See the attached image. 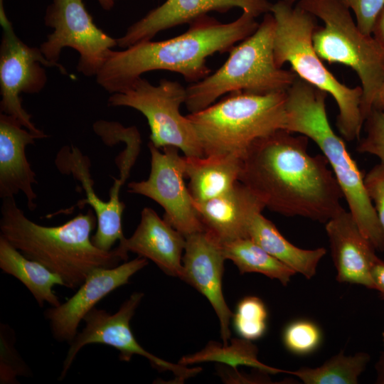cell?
<instances>
[{"instance_id": "1", "label": "cell", "mask_w": 384, "mask_h": 384, "mask_svg": "<svg viewBox=\"0 0 384 384\" xmlns=\"http://www.w3.org/2000/svg\"><path fill=\"white\" fill-rule=\"evenodd\" d=\"M294 134L279 129L253 142L239 181L270 210L326 223L343 208L341 188L324 156L311 155L309 138Z\"/></svg>"}, {"instance_id": "2", "label": "cell", "mask_w": 384, "mask_h": 384, "mask_svg": "<svg viewBox=\"0 0 384 384\" xmlns=\"http://www.w3.org/2000/svg\"><path fill=\"white\" fill-rule=\"evenodd\" d=\"M255 18L242 11L235 21L223 23L205 15L174 38L112 50L95 76L97 82L110 94L121 92L143 73L158 70L179 73L191 84L197 82L211 73L206 58L230 52L236 43L252 35L259 26Z\"/></svg>"}, {"instance_id": "3", "label": "cell", "mask_w": 384, "mask_h": 384, "mask_svg": "<svg viewBox=\"0 0 384 384\" xmlns=\"http://www.w3.org/2000/svg\"><path fill=\"white\" fill-rule=\"evenodd\" d=\"M96 227L92 208L50 227L28 218L14 197L2 199L0 235L24 256L60 276L65 287L72 289L78 288L95 269L114 267L124 261L116 248L105 251L93 244L91 233Z\"/></svg>"}, {"instance_id": "4", "label": "cell", "mask_w": 384, "mask_h": 384, "mask_svg": "<svg viewBox=\"0 0 384 384\" xmlns=\"http://www.w3.org/2000/svg\"><path fill=\"white\" fill-rule=\"evenodd\" d=\"M284 129L312 139L328 161L343 198L363 235L383 251V231L363 178L342 138L333 130L326 114L327 93L297 76L287 90Z\"/></svg>"}, {"instance_id": "5", "label": "cell", "mask_w": 384, "mask_h": 384, "mask_svg": "<svg viewBox=\"0 0 384 384\" xmlns=\"http://www.w3.org/2000/svg\"><path fill=\"white\" fill-rule=\"evenodd\" d=\"M270 12L276 24L274 57L277 67L289 63L299 78L330 94L338 105L336 126L342 137L348 142L359 139L364 124L362 87L341 83L322 63L312 42L316 17L299 4L294 6L283 0L272 4Z\"/></svg>"}, {"instance_id": "6", "label": "cell", "mask_w": 384, "mask_h": 384, "mask_svg": "<svg viewBox=\"0 0 384 384\" xmlns=\"http://www.w3.org/2000/svg\"><path fill=\"white\" fill-rule=\"evenodd\" d=\"M275 27L272 13L265 14L257 30L231 48L220 68L186 87L185 105L190 113L209 107L225 94L264 95L287 91L297 75L275 63Z\"/></svg>"}, {"instance_id": "7", "label": "cell", "mask_w": 384, "mask_h": 384, "mask_svg": "<svg viewBox=\"0 0 384 384\" xmlns=\"http://www.w3.org/2000/svg\"><path fill=\"white\" fill-rule=\"evenodd\" d=\"M286 99V91L264 95L235 92L186 116L203 156L232 155L242 159L253 142L284 129Z\"/></svg>"}, {"instance_id": "8", "label": "cell", "mask_w": 384, "mask_h": 384, "mask_svg": "<svg viewBox=\"0 0 384 384\" xmlns=\"http://www.w3.org/2000/svg\"><path fill=\"white\" fill-rule=\"evenodd\" d=\"M297 4L324 23L317 26L312 36L319 57L356 73L363 90L361 109L365 121L384 82V48L373 36L360 31L349 8L341 0H299Z\"/></svg>"}, {"instance_id": "9", "label": "cell", "mask_w": 384, "mask_h": 384, "mask_svg": "<svg viewBox=\"0 0 384 384\" xmlns=\"http://www.w3.org/2000/svg\"><path fill=\"white\" fill-rule=\"evenodd\" d=\"M186 100V87L177 81L161 79L157 85L139 78L128 89L111 94L108 105L128 107L147 119L150 142L157 148L173 146L186 156H204L194 127L181 114Z\"/></svg>"}, {"instance_id": "10", "label": "cell", "mask_w": 384, "mask_h": 384, "mask_svg": "<svg viewBox=\"0 0 384 384\" xmlns=\"http://www.w3.org/2000/svg\"><path fill=\"white\" fill-rule=\"evenodd\" d=\"M46 26L53 31L40 46L44 56L58 63L63 48L80 54L77 69L85 76H96L117 40L94 23L83 0H52L44 16Z\"/></svg>"}, {"instance_id": "11", "label": "cell", "mask_w": 384, "mask_h": 384, "mask_svg": "<svg viewBox=\"0 0 384 384\" xmlns=\"http://www.w3.org/2000/svg\"><path fill=\"white\" fill-rule=\"evenodd\" d=\"M0 46L1 112L16 119L26 129L40 139L47 135L31 121V116L22 106L21 93L40 92L47 82L43 66L55 67L63 75L66 69L59 63L48 60L40 48L30 47L16 34L11 23H1Z\"/></svg>"}, {"instance_id": "12", "label": "cell", "mask_w": 384, "mask_h": 384, "mask_svg": "<svg viewBox=\"0 0 384 384\" xmlns=\"http://www.w3.org/2000/svg\"><path fill=\"white\" fill-rule=\"evenodd\" d=\"M143 297L142 292L133 293L114 314L93 308L83 319L85 328L69 343L58 379L61 380L66 376L79 351L91 343L105 344L114 348L119 351V358L122 361H129L135 354L142 356L153 368L159 371L172 372L180 382L198 373L201 368H190L161 359L146 351L136 340L130 328V321Z\"/></svg>"}, {"instance_id": "13", "label": "cell", "mask_w": 384, "mask_h": 384, "mask_svg": "<svg viewBox=\"0 0 384 384\" xmlns=\"http://www.w3.org/2000/svg\"><path fill=\"white\" fill-rule=\"evenodd\" d=\"M151 169L147 179L128 184V192L146 196L164 209V218L184 237L204 230L186 186L184 156L173 146L160 151L151 142L148 144Z\"/></svg>"}, {"instance_id": "14", "label": "cell", "mask_w": 384, "mask_h": 384, "mask_svg": "<svg viewBox=\"0 0 384 384\" xmlns=\"http://www.w3.org/2000/svg\"><path fill=\"white\" fill-rule=\"evenodd\" d=\"M147 265V259L138 256L114 267L93 270L70 299L45 311L53 337L58 342L71 343L78 333L80 323L95 305L110 292L128 284Z\"/></svg>"}, {"instance_id": "15", "label": "cell", "mask_w": 384, "mask_h": 384, "mask_svg": "<svg viewBox=\"0 0 384 384\" xmlns=\"http://www.w3.org/2000/svg\"><path fill=\"white\" fill-rule=\"evenodd\" d=\"M268 0H166L143 18L128 27L117 40V46L126 48L138 43L151 41L164 30L189 24L210 11L225 13L240 8L255 17L270 12Z\"/></svg>"}, {"instance_id": "16", "label": "cell", "mask_w": 384, "mask_h": 384, "mask_svg": "<svg viewBox=\"0 0 384 384\" xmlns=\"http://www.w3.org/2000/svg\"><path fill=\"white\" fill-rule=\"evenodd\" d=\"M185 238L181 279L196 288L210 303L219 319L223 343L227 345L230 339V323L233 313L222 291L226 259L220 244L204 230Z\"/></svg>"}, {"instance_id": "17", "label": "cell", "mask_w": 384, "mask_h": 384, "mask_svg": "<svg viewBox=\"0 0 384 384\" xmlns=\"http://www.w3.org/2000/svg\"><path fill=\"white\" fill-rule=\"evenodd\" d=\"M55 164L60 172L71 175L81 183L86 198L79 201L76 206L90 205L96 215V231L92 236L93 244L102 250H112L117 240L119 242L125 239L122 224L125 206L119 200V196L122 186L114 183L109 201L100 199L93 188L94 181L91 178L89 157L73 145L60 149L55 159Z\"/></svg>"}, {"instance_id": "18", "label": "cell", "mask_w": 384, "mask_h": 384, "mask_svg": "<svg viewBox=\"0 0 384 384\" xmlns=\"http://www.w3.org/2000/svg\"><path fill=\"white\" fill-rule=\"evenodd\" d=\"M336 279L375 289L371 268L378 258L351 213L344 208L326 223Z\"/></svg>"}, {"instance_id": "19", "label": "cell", "mask_w": 384, "mask_h": 384, "mask_svg": "<svg viewBox=\"0 0 384 384\" xmlns=\"http://www.w3.org/2000/svg\"><path fill=\"white\" fill-rule=\"evenodd\" d=\"M186 238L151 208L141 213L140 222L131 237L119 242L116 250L124 261L128 252L154 262L166 274L180 279Z\"/></svg>"}, {"instance_id": "20", "label": "cell", "mask_w": 384, "mask_h": 384, "mask_svg": "<svg viewBox=\"0 0 384 384\" xmlns=\"http://www.w3.org/2000/svg\"><path fill=\"white\" fill-rule=\"evenodd\" d=\"M40 139L14 117L0 114V198L14 197L19 192L26 198L31 210L36 208L33 184L36 174L28 162L26 149Z\"/></svg>"}, {"instance_id": "21", "label": "cell", "mask_w": 384, "mask_h": 384, "mask_svg": "<svg viewBox=\"0 0 384 384\" xmlns=\"http://www.w3.org/2000/svg\"><path fill=\"white\" fill-rule=\"evenodd\" d=\"M193 206L204 231L220 244L248 238L247 228L252 218L265 208L241 182L226 193Z\"/></svg>"}, {"instance_id": "22", "label": "cell", "mask_w": 384, "mask_h": 384, "mask_svg": "<svg viewBox=\"0 0 384 384\" xmlns=\"http://www.w3.org/2000/svg\"><path fill=\"white\" fill-rule=\"evenodd\" d=\"M185 175L195 202H204L230 190L239 181L241 159L232 155L186 156Z\"/></svg>"}, {"instance_id": "23", "label": "cell", "mask_w": 384, "mask_h": 384, "mask_svg": "<svg viewBox=\"0 0 384 384\" xmlns=\"http://www.w3.org/2000/svg\"><path fill=\"white\" fill-rule=\"evenodd\" d=\"M247 237L282 263L307 279L313 277L319 262L326 254L324 247L304 250L292 244L272 222L256 213L247 228Z\"/></svg>"}, {"instance_id": "24", "label": "cell", "mask_w": 384, "mask_h": 384, "mask_svg": "<svg viewBox=\"0 0 384 384\" xmlns=\"http://www.w3.org/2000/svg\"><path fill=\"white\" fill-rule=\"evenodd\" d=\"M0 268L18 279L31 293L40 307L45 303L57 306L60 302L53 291L65 283L60 276L42 264L24 256L0 235Z\"/></svg>"}, {"instance_id": "25", "label": "cell", "mask_w": 384, "mask_h": 384, "mask_svg": "<svg viewBox=\"0 0 384 384\" xmlns=\"http://www.w3.org/2000/svg\"><path fill=\"white\" fill-rule=\"evenodd\" d=\"M226 260H230L241 274L260 273L287 285L297 272L269 254L249 238L220 244Z\"/></svg>"}, {"instance_id": "26", "label": "cell", "mask_w": 384, "mask_h": 384, "mask_svg": "<svg viewBox=\"0 0 384 384\" xmlns=\"http://www.w3.org/2000/svg\"><path fill=\"white\" fill-rule=\"evenodd\" d=\"M258 349L250 340L232 338L230 344L220 345L209 342L201 351L182 357L178 363L182 366L193 365L202 362L214 361L227 364L237 372L236 367L246 366L257 369L262 373L277 374L287 373L265 365L257 358Z\"/></svg>"}, {"instance_id": "27", "label": "cell", "mask_w": 384, "mask_h": 384, "mask_svg": "<svg viewBox=\"0 0 384 384\" xmlns=\"http://www.w3.org/2000/svg\"><path fill=\"white\" fill-rule=\"evenodd\" d=\"M370 361L364 352L345 356L343 352L329 359L317 368H301L287 371L305 384H356L358 378Z\"/></svg>"}, {"instance_id": "28", "label": "cell", "mask_w": 384, "mask_h": 384, "mask_svg": "<svg viewBox=\"0 0 384 384\" xmlns=\"http://www.w3.org/2000/svg\"><path fill=\"white\" fill-rule=\"evenodd\" d=\"M232 318L236 333L242 338L258 339L266 331L267 311L257 297H246L240 301Z\"/></svg>"}, {"instance_id": "29", "label": "cell", "mask_w": 384, "mask_h": 384, "mask_svg": "<svg viewBox=\"0 0 384 384\" xmlns=\"http://www.w3.org/2000/svg\"><path fill=\"white\" fill-rule=\"evenodd\" d=\"M0 341V383H19L18 376H31L30 368L15 348L14 331L9 325L1 324Z\"/></svg>"}, {"instance_id": "30", "label": "cell", "mask_w": 384, "mask_h": 384, "mask_svg": "<svg viewBox=\"0 0 384 384\" xmlns=\"http://www.w3.org/2000/svg\"><path fill=\"white\" fill-rule=\"evenodd\" d=\"M321 334L319 328L307 320L289 324L283 333L285 347L292 353L305 355L314 351L319 345Z\"/></svg>"}, {"instance_id": "31", "label": "cell", "mask_w": 384, "mask_h": 384, "mask_svg": "<svg viewBox=\"0 0 384 384\" xmlns=\"http://www.w3.org/2000/svg\"><path fill=\"white\" fill-rule=\"evenodd\" d=\"M363 125L366 135L359 140L356 150L377 156L384 165V111L372 109Z\"/></svg>"}, {"instance_id": "32", "label": "cell", "mask_w": 384, "mask_h": 384, "mask_svg": "<svg viewBox=\"0 0 384 384\" xmlns=\"http://www.w3.org/2000/svg\"><path fill=\"white\" fill-rule=\"evenodd\" d=\"M363 181L383 231L384 251V165L380 163L373 166L364 176Z\"/></svg>"}, {"instance_id": "33", "label": "cell", "mask_w": 384, "mask_h": 384, "mask_svg": "<svg viewBox=\"0 0 384 384\" xmlns=\"http://www.w3.org/2000/svg\"><path fill=\"white\" fill-rule=\"evenodd\" d=\"M356 17L360 31L367 36H372L375 18L384 6V0H341Z\"/></svg>"}, {"instance_id": "34", "label": "cell", "mask_w": 384, "mask_h": 384, "mask_svg": "<svg viewBox=\"0 0 384 384\" xmlns=\"http://www.w3.org/2000/svg\"><path fill=\"white\" fill-rule=\"evenodd\" d=\"M371 276L375 284V289L380 292L384 299V262L378 258L371 268Z\"/></svg>"}, {"instance_id": "35", "label": "cell", "mask_w": 384, "mask_h": 384, "mask_svg": "<svg viewBox=\"0 0 384 384\" xmlns=\"http://www.w3.org/2000/svg\"><path fill=\"white\" fill-rule=\"evenodd\" d=\"M372 36L384 48V6L375 18L372 30Z\"/></svg>"}, {"instance_id": "36", "label": "cell", "mask_w": 384, "mask_h": 384, "mask_svg": "<svg viewBox=\"0 0 384 384\" xmlns=\"http://www.w3.org/2000/svg\"><path fill=\"white\" fill-rule=\"evenodd\" d=\"M372 109L384 111V82L380 87L373 103Z\"/></svg>"}, {"instance_id": "37", "label": "cell", "mask_w": 384, "mask_h": 384, "mask_svg": "<svg viewBox=\"0 0 384 384\" xmlns=\"http://www.w3.org/2000/svg\"><path fill=\"white\" fill-rule=\"evenodd\" d=\"M102 8L105 10H110L114 4L115 0H97Z\"/></svg>"}, {"instance_id": "38", "label": "cell", "mask_w": 384, "mask_h": 384, "mask_svg": "<svg viewBox=\"0 0 384 384\" xmlns=\"http://www.w3.org/2000/svg\"><path fill=\"white\" fill-rule=\"evenodd\" d=\"M9 19L4 11V0H0V23L6 22Z\"/></svg>"}, {"instance_id": "39", "label": "cell", "mask_w": 384, "mask_h": 384, "mask_svg": "<svg viewBox=\"0 0 384 384\" xmlns=\"http://www.w3.org/2000/svg\"><path fill=\"white\" fill-rule=\"evenodd\" d=\"M290 5H294V3H297L299 0H283Z\"/></svg>"}, {"instance_id": "40", "label": "cell", "mask_w": 384, "mask_h": 384, "mask_svg": "<svg viewBox=\"0 0 384 384\" xmlns=\"http://www.w3.org/2000/svg\"><path fill=\"white\" fill-rule=\"evenodd\" d=\"M382 383H384V375L383 377V379H382V381H381Z\"/></svg>"}, {"instance_id": "41", "label": "cell", "mask_w": 384, "mask_h": 384, "mask_svg": "<svg viewBox=\"0 0 384 384\" xmlns=\"http://www.w3.org/2000/svg\"><path fill=\"white\" fill-rule=\"evenodd\" d=\"M383 343H384V331L383 332Z\"/></svg>"}]
</instances>
